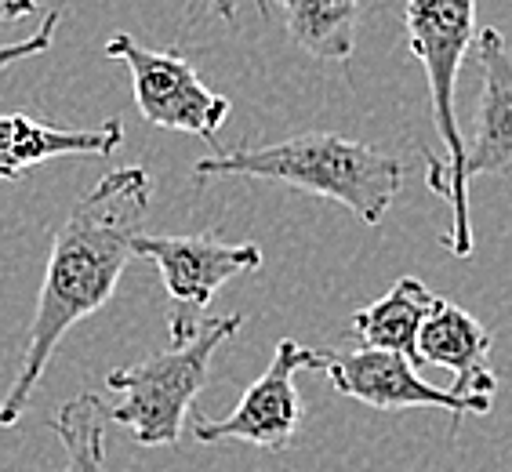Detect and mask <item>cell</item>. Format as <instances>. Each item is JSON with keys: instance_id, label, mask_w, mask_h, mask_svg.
Returning a JSON list of instances; mask_svg holds the SVG:
<instances>
[{"instance_id": "8992f818", "label": "cell", "mask_w": 512, "mask_h": 472, "mask_svg": "<svg viewBox=\"0 0 512 472\" xmlns=\"http://www.w3.org/2000/svg\"><path fill=\"white\" fill-rule=\"evenodd\" d=\"M106 55L131 69V91L142 120L178 135L207 138L215 146L233 106L226 95L207 88L182 51H157L138 44L131 33H113Z\"/></svg>"}, {"instance_id": "7c38bea8", "label": "cell", "mask_w": 512, "mask_h": 472, "mask_svg": "<svg viewBox=\"0 0 512 472\" xmlns=\"http://www.w3.org/2000/svg\"><path fill=\"white\" fill-rule=\"evenodd\" d=\"M440 302L444 298H436L418 276H400L389 287V295L349 316V335L367 349H389V353H400L422 367L418 338H422L425 320L436 313Z\"/></svg>"}, {"instance_id": "e0dca14e", "label": "cell", "mask_w": 512, "mask_h": 472, "mask_svg": "<svg viewBox=\"0 0 512 472\" xmlns=\"http://www.w3.org/2000/svg\"><path fill=\"white\" fill-rule=\"evenodd\" d=\"M204 4L211 11H215V15L222 22H233V19H237V0H204ZM255 4H258V11H262V15H269V11H266V0H255Z\"/></svg>"}, {"instance_id": "30bf717a", "label": "cell", "mask_w": 512, "mask_h": 472, "mask_svg": "<svg viewBox=\"0 0 512 472\" xmlns=\"http://www.w3.org/2000/svg\"><path fill=\"white\" fill-rule=\"evenodd\" d=\"M491 345V331L473 313H465L462 305L440 302L422 327L418 356L422 364L447 367L454 374V393L465 396L480 414H487L498 393V374L491 371Z\"/></svg>"}, {"instance_id": "8fae6325", "label": "cell", "mask_w": 512, "mask_h": 472, "mask_svg": "<svg viewBox=\"0 0 512 472\" xmlns=\"http://www.w3.org/2000/svg\"><path fill=\"white\" fill-rule=\"evenodd\" d=\"M120 146H124L120 120H109L91 131H73L40 124L26 113H0V182H15L26 171L59 157H113Z\"/></svg>"}, {"instance_id": "9c48e42d", "label": "cell", "mask_w": 512, "mask_h": 472, "mask_svg": "<svg viewBox=\"0 0 512 472\" xmlns=\"http://www.w3.org/2000/svg\"><path fill=\"white\" fill-rule=\"evenodd\" d=\"M480 62V106H476L473 138L465 142V175L502 178L512 175V51L502 30L476 33Z\"/></svg>"}, {"instance_id": "277c9868", "label": "cell", "mask_w": 512, "mask_h": 472, "mask_svg": "<svg viewBox=\"0 0 512 472\" xmlns=\"http://www.w3.org/2000/svg\"><path fill=\"white\" fill-rule=\"evenodd\" d=\"M407 48L425 69L429 99H433V124L444 142L447 178H451V236L444 247L451 255H473V226H469V175H465V142L458 128V69L476 33V0H407L404 8Z\"/></svg>"}, {"instance_id": "6da1fadb", "label": "cell", "mask_w": 512, "mask_h": 472, "mask_svg": "<svg viewBox=\"0 0 512 472\" xmlns=\"http://www.w3.org/2000/svg\"><path fill=\"white\" fill-rule=\"evenodd\" d=\"M149 200H153V178L146 168L131 164L102 175L62 218V226H55L22 367L0 400V429L19 425L33 389L40 385L69 327L99 313L113 298L120 276L135 258V236L142 233Z\"/></svg>"}, {"instance_id": "3957f363", "label": "cell", "mask_w": 512, "mask_h": 472, "mask_svg": "<svg viewBox=\"0 0 512 472\" xmlns=\"http://www.w3.org/2000/svg\"><path fill=\"white\" fill-rule=\"evenodd\" d=\"M244 327V313L207 316L197 338L157 353L142 364L117 367L106 374V385L120 393V404L109 407V422L124 425L138 447H175L189 422V407L211 382V360L218 345Z\"/></svg>"}, {"instance_id": "ba28073f", "label": "cell", "mask_w": 512, "mask_h": 472, "mask_svg": "<svg viewBox=\"0 0 512 472\" xmlns=\"http://www.w3.org/2000/svg\"><path fill=\"white\" fill-rule=\"evenodd\" d=\"M324 374L342 396L360 400V404L375 407V411L433 407V411L451 414L454 425L462 422V414H480L454 389H436V385L422 382L418 364H411L400 353H389V349H367V345H360L353 353H327Z\"/></svg>"}, {"instance_id": "4fadbf2b", "label": "cell", "mask_w": 512, "mask_h": 472, "mask_svg": "<svg viewBox=\"0 0 512 472\" xmlns=\"http://www.w3.org/2000/svg\"><path fill=\"white\" fill-rule=\"evenodd\" d=\"M284 30L316 62H349L356 51L360 0H280Z\"/></svg>"}, {"instance_id": "9a60e30c", "label": "cell", "mask_w": 512, "mask_h": 472, "mask_svg": "<svg viewBox=\"0 0 512 472\" xmlns=\"http://www.w3.org/2000/svg\"><path fill=\"white\" fill-rule=\"evenodd\" d=\"M59 22H62V8H51V11H44V22L37 26V33H30V37H22V40H11V44H0V73L11 69L15 62L37 59V55L51 51V40H55Z\"/></svg>"}, {"instance_id": "52a82bcc", "label": "cell", "mask_w": 512, "mask_h": 472, "mask_svg": "<svg viewBox=\"0 0 512 472\" xmlns=\"http://www.w3.org/2000/svg\"><path fill=\"white\" fill-rule=\"evenodd\" d=\"M327 353L306 349L295 338L276 342V353L262 378L247 385L240 404L226 418H200L193 414V436L197 443L240 440L258 451L280 454L291 447L298 425H302V393H298V371H324Z\"/></svg>"}, {"instance_id": "5b68a950", "label": "cell", "mask_w": 512, "mask_h": 472, "mask_svg": "<svg viewBox=\"0 0 512 472\" xmlns=\"http://www.w3.org/2000/svg\"><path fill=\"white\" fill-rule=\"evenodd\" d=\"M135 258L153 262L168 298V331L171 342L182 345L200 335L207 320V305L218 295V287L237 276L262 269V247L258 244H226L215 233L186 236H135Z\"/></svg>"}, {"instance_id": "7a4b0ae2", "label": "cell", "mask_w": 512, "mask_h": 472, "mask_svg": "<svg viewBox=\"0 0 512 472\" xmlns=\"http://www.w3.org/2000/svg\"><path fill=\"white\" fill-rule=\"evenodd\" d=\"M193 175L204 178H262L284 182L313 197L335 200L353 211L364 226H382L393 200L404 186V164L382 149L356 138L309 131L284 138L273 146L215 149L193 164Z\"/></svg>"}, {"instance_id": "2e32d148", "label": "cell", "mask_w": 512, "mask_h": 472, "mask_svg": "<svg viewBox=\"0 0 512 472\" xmlns=\"http://www.w3.org/2000/svg\"><path fill=\"white\" fill-rule=\"evenodd\" d=\"M40 4L37 0H0V26H11V22L19 19H30V15H37Z\"/></svg>"}, {"instance_id": "5bb4252c", "label": "cell", "mask_w": 512, "mask_h": 472, "mask_svg": "<svg viewBox=\"0 0 512 472\" xmlns=\"http://www.w3.org/2000/svg\"><path fill=\"white\" fill-rule=\"evenodd\" d=\"M106 425L109 407L99 396L84 393L62 404L59 414L51 418V429L66 447V465L59 472H102V465H106Z\"/></svg>"}]
</instances>
